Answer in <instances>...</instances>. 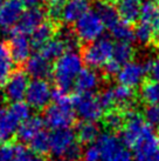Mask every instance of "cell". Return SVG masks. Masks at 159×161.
<instances>
[{"mask_svg": "<svg viewBox=\"0 0 159 161\" xmlns=\"http://www.w3.org/2000/svg\"><path fill=\"white\" fill-rule=\"evenodd\" d=\"M83 59L77 52H66L55 61L53 68V78L58 88L69 91L75 85V80L82 71Z\"/></svg>", "mask_w": 159, "mask_h": 161, "instance_id": "cell-1", "label": "cell"}, {"mask_svg": "<svg viewBox=\"0 0 159 161\" xmlns=\"http://www.w3.org/2000/svg\"><path fill=\"white\" fill-rule=\"evenodd\" d=\"M101 153V161H133L132 153L114 133H102L96 140Z\"/></svg>", "mask_w": 159, "mask_h": 161, "instance_id": "cell-2", "label": "cell"}, {"mask_svg": "<svg viewBox=\"0 0 159 161\" xmlns=\"http://www.w3.org/2000/svg\"><path fill=\"white\" fill-rule=\"evenodd\" d=\"M114 46L115 45L109 38H100L90 44H87L82 48L83 61L91 68L103 67L112 59Z\"/></svg>", "mask_w": 159, "mask_h": 161, "instance_id": "cell-3", "label": "cell"}, {"mask_svg": "<svg viewBox=\"0 0 159 161\" xmlns=\"http://www.w3.org/2000/svg\"><path fill=\"white\" fill-rule=\"evenodd\" d=\"M124 113L125 124L123 130L119 132V139L126 148H132L151 126L136 111H129Z\"/></svg>", "mask_w": 159, "mask_h": 161, "instance_id": "cell-4", "label": "cell"}, {"mask_svg": "<svg viewBox=\"0 0 159 161\" xmlns=\"http://www.w3.org/2000/svg\"><path fill=\"white\" fill-rule=\"evenodd\" d=\"M73 107L82 121L96 122L103 118V108L98 97L93 93H77L73 97Z\"/></svg>", "mask_w": 159, "mask_h": 161, "instance_id": "cell-5", "label": "cell"}, {"mask_svg": "<svg viewBox=\"0 0 159 161\" xmlns=\"http://www.w3.org/2000/svg\"><path fill=\"white\" fill-rule=\"evenodd\" d=\"M104 24L95 11H88L75 24V32L81 42L90 44L97 40L104 32Z\"/></svg>", "mask_w": 159, "mask_h": 161, "instance_id": "cell-6", "label": "cell"}, {"mask_svg": "<svg viewBox=\"0 0 159 161\" xmlns=\"http://www.w3.org/2000/svg\"><path fill=\"white\" fill-rule=\"evenodd\" d=\"M44 122L48 128L53 130L69 128L75 122L74 107L59 106L53 103L44 109Z\"/></svg>", "mask_w": 159, "mask_h": 161, "instance_id": "cell-7", "label": "cell"}, {"mask_svg": "<svg viewBox=\"0 0 159 161\" xmlns=\"http://www.w3.org/2000/svg\"><path fill=\"white\" fill-rule=\"evenodd\" d=\"M29 86L28 74L22 69L14 71L4 86V97L11 103L22 101Z\"/></svg>", "mask_w": 159, "mask_h": 161, "instance_id": "cell-8", "label": "cell"}, {"mask_svg": "<svg viewBox=\"0 0 159 161\" xmlns=\"http://www.w3.org/2000/svg\"><path fill=\"white\" fill-rule=\"evenodd\" d=\"M52 88L46 80H33L29 82L26 93L27 103L36 111H41L48 107L49 101L52 100Z\"/></svg>", "mask_w": 159, "mask_h": 161, "instance_id": "cell-9", "label": "cell"}, {"mask_svg": "<svg viewBox=\"0 0 159 161\" xmlns=\"http://www.w3.org/2000/svg\"><path fill=\"white\" fill-rule=\"evenodd\" d=\"M25 12V5L21 0H5L0 9V31L8 34L19 23Z\"/></svg>", "mask_w": 159, "mask_h": 161, "instance_id": "cell-10", "label": "cell"}, {"mask_svg": "<svg viewBox=\"0 0 159 161\" xmlns=\"http://www.w3.org/2000/svg\"><path fill=\"white\" fill-rule=\"evenodd\" d=\"M50 154L56 159H64L70 147L76 142V134L70 128L53 130L49 134Z\"/></svg>", "mask_w": 159, "mask_h": 161, "instance_id": "cell-11", "label": "cell"}, {"mask_svg": "<svg viewBox=\"0 0 159 161\" xmlns=\"http://www.w3.org/2000/svg\"><path fill=\"white\" fill-rule=\"evenodd\" d=\"M145 74L146 71L144 64L131 61L121 68V71L116 78H117L119 85L128 86V87H131L135 90L137 86H139L143 82Z\"/></svg>", "mask_w": 159, "mask_h": 161, "instance_id": "cell-12", "label": "cell"}, {"mask_svg": "<svg viewBox=\"0 0 159 161\" xmlns=\"http://www.w3.org/2000/svg\"><path fill=\"white\" fill-rule=\"evenodd\" d=\"M46 17H47V12L41 7L39 6L31 7L23 12L19 23L15 25L12 31L19 32V33L27 36L28 33H32L35 28H38L41 24H44Z\"/></svg>", "mask_w": 159, "mask_h": 161, "instance_id": "cell-13", "label": "cell"}, {"mask_svg": "<svg viewBox=\"0 0 159 161\" xmlns=\"http://www.w3.org/2000/svg\"><path fill=\"white\" fill-rule=\"evenodd\" d=\"M52 63L44 58L40 53L31 55L26 61V73L28 76L34 78V80H46L53 75Z\"/></svg>", "mask_w": 159, "mask_h": 161, "instance_id": "cell-14", "label": "cell"}, {"mask_svg": "<svg viewBox=\"0 0 159 161\" xmlns=\"http://www.w3.org/2000/svg\"><path fill=\"white\" fill-rule=\"evenodd\" d=\"M9 49L13 58L14 63L22 64L27 61L31 57V41L27 38L26 34L19 32L11 31V41H9Z\"/></svg>", "mask_w": 159, "mask_h": 161, "instance_id": "cell-15", "label": "cell"}, {"mask_svg": "<svg viewBox=\"0 0 159 161\" xmlns=\"http://www.w3.org/2000/svg\"><path fill=\"white\" fill-rule=\"evenodd\" d=\"M19 126L20 122L11 114L8 108L0 106V146L12 140L18 132Z\"/></svg>", "mask_w": 159, "mask_h": 161, "instance_id": "cell-16", "label": "cell"}, {"mask_svg": "<svg viewBox=\"0 0 159 161\" xmlns=\"http://www.w3.org/2000/svg\"><path fill=\"white\" fill-rule=\"evenodd\" d=\"M59 25L52 23V21H44L41 24L38 28L31 33V46L32 49H41L48 41L52 40L56 32H58Z\"/></svg>", "mask_w": 159, "mask_h": 161, "instance_id": "cell-17", "label": "cell"}, {"mask_svg": "<svg viewBox=\"0 0 159 161\" xmlns=\"http://www.w3.org/2000/svg\"><path fill=\"white\" fill-rule=\"evenodd\" d=\"M119 17L128 24H135L141 18V0H115Z\"/></svg>", "mask_w": 159, "mask_h": 161, "instance_id": "cell-18", "label": "cell"}, {"mask_svg": "<svg viewBox=\"0 0 159 161\" xmlns=\"http://www.w3.org/2000/svg\"><path fill=\"white\" fill-rule=\"evenodd\" d=\"M115 94V108L122 112L133 111L136 105V92L133 88L124 85H117L114 87Z\"/></svg>", "mask_w": 159, "mask_h": 161, "instance_id": "cell-19", "label": "cell"}, {"mask_svg": "<svg viewBox=\"0 0 159 161\" xmlns=\"http://www.w3.org/2000/svg\"><path fill=\"white\" fill-rule=\"evenodd\" d=\"M44 125V119L36 115L31 116L26 121L21 122L18 128V132H17V136H18L19 141L21 143H29L32 139L42 130Z\"/></svg>", "mask_w": 159, "mask_h": 161, "instance_id": "cell-20", "label": "cell"}, {"mask_svg": "<svg viewBox=\"0 0 159 161\" xmlns=\"http://www.w3.org/2000/svg\"><path fill=\"white\" fill-rule=\"evenodd\" d=\"M88 0H69L64 5V8L62 12L61 20L67 25L76 24L83 14L89 11Z\"/></svg>", "mask_w": 159, "mask_h": 161, "instance_id": "cell-21", "label": "cell"}, {"mask_svg": "<svg viewBox=\"0 0 159 161\" xmlns=\"http://www.w3.org/2000/svg\"><path fill=\"white\" fill-rule=\"evenodd\" d=\"M100 85V76L93 68H82L75 80L77 93H93Z\"/></svg>", "mask_w": 159, "mask_h": 161, "instance_id": "cell-22", "label": "cell"}, {"mask_svg": "<svg viewBox=\"0 0 159 161\" xmlns=\"http://www.w3.org/2000/svg\"><path fill=\"white\" fill-rule=\"evenodd\" d=\"M141 23H144L152 28L155 33V44L159 42V5L152 3L141 4Z\"/></svg>", "mask_w": 159, "mask_h": 161, "instance_id": "cell-23", "label": "cell"}, {"mask_svg": "<svg viewBox=\"0 0 159 161\" xmlns=\"http://www.w3.org/2000/svg\"><path fill=\"white\" fill-rule=\"evenodd\" d=\"M14 64L9 45L5 41H0V87L5 86L9 76L13 74Z\"/></svg>", "mask_w": 159, "mask_h": 161, "instance_id": "cell-24", "label": "cell"}, {"mask_svg": "<svg viewBox=\"0 0 159 161\" xmlns=\"http://www.w3.org/2000/svg\"><path fill=\"white\" fill-rule=\"evenodd\" d=\"M95 12L101 18L102 23L109 30L119 21V14L116 6L110 1H97L95 5Z\"/></svg>", "mask_w": 159, "mask_h": 161, "instance_id": "cell-25", "label": "cell"}, {"mask_svg": "<svg viewBox=\"0 0 159 161\" xmlns=\"http://www.w3.org/2000/svg\"><path fill=\"white\" fill-rule=\"evenodd\" d=\"M75 134L76 139L79 140V143L89 146L95 140H97V138L100 136V130L95 122L81 121V122H79V125L76 126Z\"/></svg>", "mask_w": 159, "mask_h": 161, "instance_id": "cell-26", "label": "cell"}, {"mask_svg": "<svg viewBox=\"0 0 159 161\" xmlns=\"http://www.w3.org/2000/svg\"><path fill=\"white\" fill-rule=\"evenodd\" d=\"M102 121H103L104 127L109 130V133L115 134L123 130L124 124H125V113L114 108L110 111H106L103 114Z\"/></svg>", "mask_w": 159, "mask_h": 161, "instance_id": "cell-27", "label": "cell"}, {"mask_svg": "<svg viewBox=\"0 0 159 161\" xmlns=\"http://www.w3.org/2000/svg\"><path fill=\"white\" fill-rule=\"evenodd\" d=\"M112 38L116 39L118 42H129L131 44L136 40L135 28L130 24L125 23L123 20H119L114 27L110 28Z\"/></svg>", "mask_w": 159, "mask_h": 161, "instance_id": "cell-28", "label": "cell"}, {"mask_svg": "<svg viewBox=\"0 0 159 161\" xmlns=\"http://www.w3.org/2000/svg\"><path fill=\"white\" fill-rule=\"evenodd\" d=\"M56 33H58V39L62 41L67 52H76L80 48L81 41L74 28H70L69 26H62L59 27Z\"/></svg>", "mask_w": 159, "mask_h": 161, "instance_id": "cell-29", "label": "cell"}, {"mask_svg": "<svg viewBox=\"0 0 159 161\" xmlns=\"http://www.w3.org/2000/svg\"><path fill=\"white\" fill-rule=\"evenodd\" d=\"M67 52L64 45L62 44V41L58 38L55 39H52L50 41H48L46 45L40 49V54L46 58L48 61H56L59 58H61L63 54Z\"/></svg>", "mask_w": 159, "mask_h": 161, "instance_id": "cell-30", "label": "cell"}, {"mask_svg": "<svg viewBox=\"0 0 159 161\" xmlns=\"http://www.w3.org/2000/svg\"><path fill=\"white\" fill-rule=\"evenodd\" d=\"M135 55V49L133 46L129 42H116L114 46V54L112 59L116 63L119 64L122 67L126 64L131 63Z\"/></svg>", "mask_w": 159, "mask_h": 161, "instance_id": "cell-31", "label": "cell"}, {"mask_svg": "<svg viewBox=\"0 0 159 161\" xmlns=\"http://www.w3.org/2000/svg\"><path fill=\"white\" fill-rule=\"evenodd\" d=\"M141 101L149 106L159 103V82L155 80L145 81L141 88Z\"/></svg>", "mask_w": 159, "mask_h": 161, "instance_id": "cell-32", "label": "cell"}, {"mask_svg": "<svg viewBox=\"0 0 159 161\" xmlns=\"http://www.w3.org/2000/svg\"><path fill=\"white\" fill-rule=\"evenodd\" d=\"M29 149L36 155H46L50 153L49 133L46 130H41L39 134H36L29 142Z\"/></svg>", "mask_w": 159, "mask_h": 161, "instance_id": "cell-33", "label": "cell"}, {"mask_svg": "<svg viewBox=\"0 0 159 161\" xmlns=\"http://www.w3.org/2000/svg\"><path fill=\"white\" fill-rule=\"evenodd\" d=\"M64 5H66V0H48L47 1V17L49 18V21L59 25Z\"/></svg>", "mask_w": 159, "mask_h": 161, "instance_id": "cell-34", "label": "cell"}, {"mask_svg": "<svg viewBox=\"0 0 159 161\" xmlns=\"http://www.w3.org/2000/svg\"><path fill=\"white\" fill-rule=\"evenodd\" d=\"M9 112L11 114L17 119V120L21 124L23 121H26L27 119L31 118L32 114V108L27 103L23 101H18V103H13L9 106Z\"/></svg>", "mask_w": 159, "mask_h": 161, "instance_id": "cell-35", "label": "cell"}, {"mask_svg": "<svg viewBox=\"0 0 159 161\" xmlns=\"http://www.w3.org/2000/svg\"><path fill=\"white\" fill-rule=\"evenodd\" d=\"M13 151L14 152L12 161H36V159H38V157H35V154L21 142L13 145Z\"/></svg>", "mask_w": 159, "mask_h": 161, "instance_id": "cell-36", "label": "cell"}, {"mask_svg": "<svg viewBox=\"0 0 159 161\" xmlns=\"http://www.w3.org/2000/svg\"><path fill=\"white\" fill-rule=\"evenodd\" d=\"M135 34H136V39L141 44H150L155 41V33L152 31V28L149 25L141 21L135 28Z\"/></svg>", "mask_w": 159, "mask_h": 161, "instance_id": "cell-37", "label": "cell"}, {"mask_svg": "<svg viewBox=\"0 0 159 161\" xmlns=\"http://www.w3.org/2000/svg\"><path fill=\"white\" fill-rule=\"evenodd\" d=\"M98 101L101 103L103 109L110 111L115 108V94H114V87H109L102 92L98 95Z\"/></svg>", "mask_w": 159, "mask_h": 161, "instance_id": "cell-38", "label": "cell"}, {"mask_svg": "<svg viewBox=\"0 0 159 161\" xmlns=\"http://www.w3.org/2000/svg\"><path fill=\"white\" fill-rule=\"evenodd\" d=\"M52 100L54 103L59 106H66V107H73V97L64 92V91L56 88L52 92Z\"/></svg>", "mask_w": 159, "mask_h": 161, "instance_id": "cell-39", "label": "cell"}, {"mask_svg": "<svg viewBox=\"0 0 159 161\" xmlns=\"http://www.w3.org/2000/svg\"><path fill=\"white\" fill-rule=\"evenodd\" d=\"M144 119L151 127H159V103L147 106L144 109Z\"/></svg>", "mask_w": 159, "mask_h": 161, "instance_id": "cell-40", "label": "cell"}, {"mask_svg": "<svg viewBox=\"0 0 159 161\" xmlns=\"http://www.w3.org/2000/svg\"><path fill=\"white\" fill-rule=\"evenodd\" d=\"M83 161H101V153L98 147L95 145H89L88 147L83 151V155H82Z\"/></svg>", "mask_w": 159, "mask_h": 161, "instance_id": "cell-41", "label": "cell"}, {"mask_svg": "<svg viewBox=\"0 0 159 161\" xmlns=\"http://www.w3.org/2000/svg\"><path fill=\"white\" fill-rule=\"evenodd\" d=\"M146 73L149 72L152 76V80L159 82V55L153 60H146L144 64Z\"/></svg>", "mask_w": 159, "mask_h": 161, "instance_id": "cell-42", "label": "cell"}, {"mask_svg": "<svg viewBox=\"0 0 159 161\" xmlns=\"http://www.w3.org/2000/svg\"><path fill=\"white\" fill-rule=\"evenodd\" d=\"M121 68L122 66L117 64L114 60V59H111L110 61H108V63L103 66V73H104V76L106 78H112V76H117V74L119 73L121 71Z\"/></svg>", "mask_w": 159, "mask_h": 161, "instance_id": "cell-43", "label": "cell"}, {"mask_svg": "<svg viewBox=\"0 0 159 161\" xmlns=\"http://www.w3.org/2000/svg\"><path fill=\"white\" fill-rule=\"evenodd\" d=\"M13 145L5 143L0 146V161H12L13 158Z\"/></svg>", "mask_w": 159, "mask_h": 161, "instance_id": "cell-44", "label": "cell"}, {"mask_svg": "<svg viewBox=\"0 0 159 161\" xmlns=\"http://www.w3.org/2000/svg\"><path fill=\"white\" fill-rule=\"evenodd\" d=\"M22 3H23V5L25 6H27V7H36L38 6V4H39V1L38 0H21Z\"/></svg>", "mask_w": 159, "mask_h": 161, "instance_id": "cell-45", "label": "cell"}, {"mask_svg": "<svg viewBox=\"0 0 159 161\" xmlns=\"http://www.w3.org/2000/svg\"><path fill=\"white\" fill-rule=\"evenodd\" d=\"M145 3H152V4L159 5V0H145Z\"/></svg>", "mask_w": 159, "mask_h": 161, "instance_id": "cell-46", "label": "cell"}, {"mask_svg": "<svg viewBox=\"0 0 159 161\" xmlns=\"http://www.w3.org/2000/svg\"><path fill=\"white\" fill-rule=\"evenodd\" d=\"M4 3H5V0H0V9H1V7H3Z\"/></svg>", "mask_w": 159, "mask_h": 161, "instance_id": "cell-47", "label": "cell"}, {"mask_svg": "<svg viewBox=\"0 0 159 161\" xmlns=\"http://www.w3.org/2000/svg\"><path fill=\"white\" fill-rule=\"evenodd\" d=\"M39 3H46V1H48V0H38Z\"/></svg>", "mask_w": 159, "mask_h": 161, "instance_id": "cell-48", "label": "cell"}, {"mask_svg": "<svg viewBox=\"0 0 159 161\" xmlns=\"http://www.w3.org/2000/svg\"><path fill=\"white\" fill-rule=\"evenodd\" d=\"M98 1H110L111 3V0H98Z\"/></svg>", "mask_w": 159, "mask_h": 161, "instance_id": "cell-49", "label": "cell"}, {"mask_svg": "<svg viewBox=\"0 0 159 161\" xmlns=\"http://www.w3.org/2000/svg\"><path fill=\"white\" fill-rule=\"evenodd\" d=\"M36 161H44V160H41L40 158H38V159H36Z\"/></svg>", "mask_w": 159, "mask_h": 161, "instance_id": "cell-50", "label": "cell"}]
</instances>
